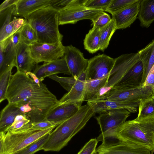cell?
Returning a JSON list of instances; mask_svg holds the SVG:
<instances>
[{
	"label": "cell",
	"instance_id": "obj_1",
	"mask_svg": "<svg viewBox=\"0 0 154 154\" xmlns=\"http://www.w3.org/2000/svg\"><path fill=\"white\" fill-rule=\"evenodd\" d=\"M6 99L18 106H29L32 111L29 117L32 122L45 120L48 113L59 103L42 82L38 84L26 73L17 71L11 76Z\"/></svg>",
	"mask_w": 154,
	"mask_h": 154
},
{
	"label": "cell",
	"instance_id": "obj_2",
	"mask_svg": "<svg viewBox=\"0 0 154 154\" xmlns=\"http://www.w3.org/2000/svg\"><path fill=\"white\" fill-rule=\"evenodd\" d=\"M94 114L92 108L88 104L81 106L75 115L58 125L49 134L42 150L53 152L60 150L85 125Z\"/></svg>",
	"mask_w": 154,
	"mask_h": 154
},
{
	"label": "cell",
	"instance_id": "obj_3",
	"mask_svg": "<svg viewBox=\"0 0 154 154\" xmlns=\"http://www.w3.org/2000/svg\"><path fill=\"white\" fill-rule=\"evenodd\" d=\"M115 139L154 151V114L125 121L116 130Z\"/></svg>",
	"mask_w": 154,
	"mask_h": 154
},
{
	"label": "cell",
	"instance_id": "obj_4",
	"mask_svg": "<svg viewBox=\"0 0 154 154\" xmlns=\"http://www.w3.org/2000/svg\"><path fill=\"white\" fill-rule=\"evenodd\" d=\"M59 11L50 6L38 10L25 18L36 32L37 42L58 45L63 35L59 30Z\"/></svg>",
	"mask_w": 154,
	"mask_h": 154
},
{
	"label": "cell",
	"instance_id": "obj_5",
	"mask_svg": "<svg viewBox=\"0 0 154 154\" xmlns=\"http://www.w3.org/2000/svg\"><path fill=\"white\" fill-rule=\"evenodd\" d=\"M131 113L125 109H116L106 111L96 117L101 134L97 138L98 142L115 139L117 129L125 122Z\"/></svg>",
	"mask_w": 154,
	"mask_h": 154
},
{
	"label": "cell",
	"instance_id": "obj_6",
	"mask_svg": "<svg viewBox=\"0 0 154 154\" xmlns=\"http://www.w3.org/2000/svg\"><path fill=\"white\" fill-rule=\"evenodd\" d=\"M153 94L152 88L148 86L136 87H114L98 99L131 103H139L141 100L151 98Z\"/></svg>",
	"mask_w": 154,
	"mask_h": 154
},
{
	"label": "cell",
	"instance_id": "obj_7",
	"mask_svg": "<svg viewBox=\"0 0 154 154\" xmlns=\"http://www.w3.org/2000/svg\"><path fill=\"white\" fill-rule=\"evenodd\" d=\"M86 0H74L69 6L59 11V25L75 24L85 19L93 22L101 12L102 10L89 8L84 5Z\"/></svg>",
	"mask_w": 154,
	"mask_h": 154
},
{
	"label": "cell",
	"instance_id": "obj_8",
	"mask_svg": "<svg viewBox=\"0 0 154 154\" xmlns=\"http://www.w3.org/2000/svg\"><path fill=\"white\" fill-rule=\"evenodd\" d=\"M29 46L31 56L37 64L53 61L64 55L65 46L62 44L56 45L36 42Z\"/></svg>",
	"mask_w": 154,
	"mask_h": 154
},
{
	"label": "cell",
	"instance_id": "obj_9",
	"mask_svg": "<svg viewBox=\"0 0 154 154\" xmlns=\"http://www.w3.org/2000/svg\"><path fill=\"white\" fill-rule=\"evenodd\" d=\"M140 60L138 52L123 54L115 58L106 87L111 88L114 86Z\"/></svg>",
	"mask_w": 154,
	"mask_h": 154
},
{
	"label": "cell",
	"instance_id": "obj_10",
	"mask_svg": "<svg viewBox=\"0 0 154 154\" xmlns=\"http://www.w3.org/2000/svg\"><path fill=\"white\" fill-rule=\"evenodd\" d=\"M115 61V58L104 54L90 59L87 69L86 80L100 79L109 75Z\"/></svg>",
	"mask_w": 154,
	"mask_h": 154
},
{
	"label": "cell",
	"instance_id": "obj_11",
	"mask_svg": "<svg viewBox=\"0 0 154 154\" xmlns=\"http://www.w3.org/2000/svg\"><path fill=\"white\" fill-rule=\"evenodd\" d=\"M20 41L19 30L12 35L0 42V75L11 66H15L16 49Z\"/></svg>",
	"mask_w": 154,
	"mask_h": 154
},
{
	"label": "cell",
	"instance_id": "obj_12",
	"mask_svg": "<svg viewBox=\"0 0 154 154\" xmlns=\"http://www.w3.org/2000/svg\"><path fill=\"white\" fill-rule=\"evenodd\" d=\"M72 76L77 79L86 71L89 60L85 59L78 49L70 45L65 46L63 56Z\"/></svg>",
	"mask_w": 154,
	"mask_h": 154
},
{
	"label": "cell",
	"instance_id": "obj_13",
	"mask_svg": "<svg viewBox=\"0 0 154 154\" xmlns=\"http://www.w3.org/2000/svg\"><path fill=\"white\" fill-rule=\"evenodd\" d=\"M96 150L99 154H152L150 151L145 148L119 140H105Z\"/></svg>",
	"mask_w": 154,
	"mask_h": 154
},
{
	"label": "cell",
	"instance_id": "obj_14",
	"mask_svg": "<svg viewBox=\"0 0 154 154\" xmlns=\"http://www.w3.org/2000/svg\"><path fill=\"white\" fill-rule=\"evenodd\" d=\"M81 105L74 103L59 102L48 113L45 120L58 125L75 115Z\"/></svg>",
	"mask_w": 154,
	"mask_h": 154
},
{
	"label": "cell",
	"instance_id": "obj_15",
	"mask_svg": "<svg viewBox=\"0 0 154 154\" xmlns=\"http://www.w3.org/2000/svg\"><path fill=\"white\" fill-rule=\"evenodd\" d=\"M41 82L45 78L49 76L59 73L70 75L69 69L63 57L53 61L44 62L41 65H37L33 72Z\"/></svg>",
	"mask_w": 154,
	"mask_h": 154
},
{
	"label": "cell",
	"instance_id": "obj_16",
	"mask_svg": "<svg viewBox=\"0 0 154 154\" xmlns=\"http://www.w3.org/2000/svg\"><path fill=\"white\" fill-rule=\"evenodd\" d=\"M139 103H131L97 99L88 102L87 104L95 113L100 114L106 111L116 109H125L131 113L136 112Z\"/></svg>",
	"mask_w": 154,
	"mask_h": 154
},
{
	"label": "cell",
	"instance_id": "obj_17",
	"mask_svg": "<svg viewBox=\"0 0 154 154\" xmlns=\"http://www.w3.org/2000/svg\"><path fill=\"white\" fill-rule=\"evenodd\" d=\"M141 0L112 15V18L116 21L117 30L129 27L135 21L139 13Z\"/></svg>",
	"mask_w": 154,
	"mask_h": 154
},
{
	"label": "cell",
	"instance_id": "obj_18",
	"mask_svg": "<svg viewBox=\"0 0 154 154\" xmlns=\"http://www.w3.org/2000/svg\"><path fill=\"white\" fill-rule=\"evenodd\" d=\"M15 63L17 71L25 73L35 67L36 63L31 56L29 46L23 42H20L17 46Z\"/></svg>",
	"mask_w": 154,
	"mask_h": 154
},
{
	"label": "cell",
	"instance_id": "obj_19",
	"mask_svg": "<svg viewBox=\"0 0 154 154\" xmlns=\"http://www.w3.org/2000/svg\"><path fill=\"white\" fill-rule=\"evenodd\" d=\"M52 0H18L14 15L24 17L42 8L50 6Z\"/></svg>",
	"mask_w": 154,
	"mask_h": 154
},
{
	"label": "cell",
	"instance_id": "obj_20",
	"mask_svg": "<svg viewBox=\"0 0 154 154\" xmlns=\"http://www.w3.org/2000/svg\"><path fill=\"white\" fill-rule=\"evenodd\" d=\"M143 72V64L140 60L114 87H136L142 86Z\"/></svg>",
	"mask_w": 154,
	"mask_h": 154
},
{
	"label": "cell",
	"instance_id": "obj_21",
	"mask_svg": "<svg viewBox=\"0 0 154 154\" xmlns=\"http://www.w3.org/2000/svg\"><path fill=\"white\" fill-rule=\"evenodd\" d=\"M109 75L100 79L86 81L84 101L88 102L100 98L101 90L106 87Z\"/></svg>",
	"mask_w": 154,
	"mask_h": 154
},
{
	"label": "cell",
	"instance_id": "obj_22",
	"mask_svg": "<svg viewBox=\"0 0 154 154\" xmlns=\"http://www.w3.org/2000/svg\"><path fill=\"white\" fill-rule=\"evenodd\" d=\"M23 114L19 107L15 104L9 103L2 110L0 118V132L6 133L9 128L18 115Z\"/></svg>",
	"mask_w": 154,
	"mask_h": 154
},
{
	"label": "cell",
	"instance_id": "obj_23",
	"mask_svg": "<svg viewBox=\"0 0 154 154\" xmlns=\"http://www.w3.org/2000/svg\"><path fill=\"white\" fill-rule=\"evenodd\" d=\"M143 68L141 85L145 82L150 70L154 65V38L145 47L138 51Z\"/></svg>",
	"mask_w": 154,
	"mask_h": 154
},
{
	"label": "cell",
	"instance_id": "obj_24",
	"mask_svg": "<svg viewBox=\"0 0 154 154\" xmlns=\"http://www.w3.org/2000/svg\"><path fill=\"white\" fill-rule=\"evenodd\" d=\"M86 81L78 79L70 91L59 100L60 103H74L81 105L84 101Z\"/></svg>",
	"mask_w": 154,
	"mask_h": 154
},
{
	"label": "cell",
	"instance_id": "obj_25",
	"mask_svg": "<svg viewBox=\"0 0 154 154\" xmlns=\"http://www.w3.org/2000/svg\"><path fill=\"white\" fill-rule=\"evenodd\" d=\"M138 18L141 26H150L154 21V0H141Z\"/></svg>",
	"mask_w": 154,
	"mask_h": 154
},
{
	"label": "cell",
	"instance_id": "obj_26",
	"mask_svg": "<svg viewBox=\"0 0 154 154\" xmlns=\"http://www.w3.org/2000/svg\"><path fill=\"white\" fill-rule=\"evenodd\" d=\"M100 29L93 26L86 34L84 40L85 49L91 54L100 50Z\"/></svg>",
	"mask_w": 154,
	"mask_h": 154
},
{
	"label": "cell",
	"instance_id": "obj_27",
	"mask_svg": "<svg viewBox=\"0 0 154 154\" xmlns=\"http://www.w3.org/2000/svg\"><path fill=\"white\" fill-rule=\"evenodd\" d=\"M116 30V21L113 18L107 24L100 29V50L103 51L107 48L112 36Z\"/></svg>",
	"mask_w": 154,
	"mask_h": 154
},
{
	"label": "cell",
	"instance_id": "obj_28",
	"mask_svg": "<svg viewBox=\"0 0 154 154\" xmlns=\"http://www.w3.org/2000/svg\"><path fill=\"white\" fill-rule=\"evenodd\" d=\"M25 22V19L23 18L14 19L0 29V42L14 34L19 30Z\"/></svg>",
	"mask_w": 154,
	"mask_h": 154
},
{
	"label": "cell",
	"instance_id": "obj_29",
	"mask_svg": "<svg viewBox=\"0 0 154 154\" xmlns=\"http://www.w3.org/2000/svg\"><path fill=\"white\" fill-rule=\"evenodd\" d=\"M20 41L26 44L29 45L38 41V37L36 32L29 23L25 22L19 29Z\"/></svg>",
	"mask_w": 154,
	"mask_h": 154
},
{
	"label": "cell",
	"instance_id": "obj_30",
	"mask_svg": "<svg viewBox=\"0 0 154 154\" xmlns=\"http://www.w3.org/2000/svg\"><path fill=\"white\" fill-rule=\"evenodd\" d=\"M50 133L45 135L28 146L12 154H34L38 151L42 150L43 147L47 141Z\"/></svg>",
	"mask_w": 154,
	"mask_h": 154
},
{
	"label": "cell",
	"instance_id": "obj_31",
	"mask_svg": "<svg viewBox=\"0 0 154 154\" xmlns=\"http://www.w3.org/2000/svg\"><path fill=\"white\" fill-rule=\"evenodd\" d=\"M138 108L137 118L145 117L154 114V99L140 100Z\"/></svg>",
	"mask_w": 154,
	"mask_h": 154
},
{
	"label": "cell",
	"instance_id": "obj_32",
	"mask_svg": "<svg viewBox=\"0 0 154 154\" xmlns=\"http://www.w3.org/2000/svg\"><path fill=\"white\" fill-rule=\"evenodd\" d=\"M11 66L6 71L0 75V103L6 99V94L12 76Z\"/></svg>",
	"mask_w": 154,
	"mask_h": 154
},
{
	"label": "cell",
	"instance_id": "obj_33",
	"mask_svg": "<svg viewBox=\"0 0 154 154\" xmlns=\"http://www.w3.org/2000/svg\"><path fill=\"white\" fill-rule=\"evenodd\" d=\"M139 0H112L105 11L114 14Z\"/></svg>",
	"mask_w": 154,
	"mask_h": 154
},
{
	"label": "cell",
	"instance_id": "obj_34",
	"mask_svg": "<svg viewBox=\"0 0 154 154\" xmlns=\"http://www.w3.org/2000/svg\"><path fill=\"white\" fill-rule=\"evenodd\" d=\"M48 77L58 82L67 92L70 91L78 79L73 76L62 77L58 76L56 75H50Z\"/></svg>",
	"mask_w": 154,
	"mask_h": 154
},
{
	"label": "cell",
	"instance_id": "obj_35",
	"mask_svg": "<svg viewBox=\"0 0 154 154\" xmlns=\"http://www.w3.org/2000/svg\"><path fill=\"white\" fill-rule=\"evenodd\" d=\"M30 122V119L26 114L19 115L16 117L14 122L8 129L7 131L15 132Z\"/></svg>",
	"mask_w": 154,
	"mask_h": 154
},
{
	"label": "cell",
	"instance_id": "obj_36",
	"mask_svg": "<svg viewBox=\"0 0 154 154\" xmlns=\"http://www.w3.org/2000/svg\"><path fill=\"white\" fill-rule=\"evenodd\" d=\"M112 0H86L84 5L92 9L105 11Z\"/></svg>",
	"mask_w": 154,
	"mask_h": 154
},
{
	"label": "cell",
	"instance_id": "obj_37",
	"mask_svg": "<svg viewBox=\"0 0 154 154\" xmlns=\"http://www.w3.org/2000/svg\"><path fill=\"white\" fill-rule=\"evenodd\" d=\"M15 8V5H14L0 11V29L11 21L12 16L14 15Z\"/></svg>",
	"mask_w": 154,
	"mask_h": 154
},
{
	"label": "cell",
	"instance_id": "obj_38",
	"mask_svg": "<svg viewBox=\"0 0 154 154\" xmlns=\"http://www.w3.org/2000/svg\"><path fill=\"white\" fill-rule=\"evenodd\" d=\"M111 19L109 15L103 11L100 13L92 22L93 26L101 29L107 24L110 21Z\"/></svg>",
	"mask_w": 154,
	"mask_h": 154
},
{
	"label": "cell",
	"instance_id": "obj_39",
	"mask_svg": "<svg viewBox=\"0 0 154 154\" xmlns=\"http://www.w3.org/2000/svg\"><path fill=\"white\" fill-rule=\"evenodd\" d=\"M98 142L95 138L90 139L77 154H92L96 150Z\"/></svg>",
	"mask_w": 154,
	"mask_h": 154
},
{
	"label": "cell",
	"instance_id": "obj_40",
	"mask_svg": "<svg viewBox=\"0 0 154 154\" xmlns=\"http://www.w3.org/2000/svg\"><path fill=\"white\" fill-rule=\"evenodd\" d=\"M74 0H52L50 6L58 11L69 6Z\"/></svg>",
	"mask_w": 154,
	"mask_h": 154
},
{
	"label": "cell",
	"instance_id": "obj_41",
	"mask_svg": "<svg viewBox=\"0 0 154 154\" xmlns=\"http://www.w3.org/2000/svg\"><path fill=\"white\" fill-rule=\"evenodd\" d=\"M143 86L150 87L153 91L154 88V65L149 73Z\"/></svg>",
	"mask_w": 154,
	"mask_h": 154
},
{
	"label": "cell",
	"instance_id": "obj_42",
	"mask_svg": "<svg viewBox=\"0 0 154 154\" xmlns=\"http://www.w3.org/2000/svg\"><path fill=\"white\" fill-rule=\"evenodd\" d=\"M18 0H6L0 6V11H1L14 5H15Z\"/></svg>",
	"mask_w": 154,
	"mask_h": 154
},
{
	"label": "cell",
	"instance_id": "obj_43",
	"mask_svg": "<svg viewBox=\"0 0 154 154\" xmlns=\"http://www.w3.org/2000/svg\"><path fill=\"white\" fill-rule=\"evenodd\" d=\"M26 74L31 77L36 83L38 84H40L42 82L40 81L39 79L33 72H27Z\"/></svg>",
	"mask_w": 154,
	"mask_h": 154
},
{
	"label": "cell",
	"instance_id": "obj_44",
	"mask_svg": "<svg viewBox=\"0 0 154 154\" xmlns=\"http://www.w3.org/2000/svg\"><path fill=\"white\" fill-rule=\"evenodd\" d=\"M92 154H99L96 150Z\"/></svg>",
	"mask_w": 154,
	"mask_h": 154
},
{
	"label": "cell",
	"instance_id": "obj_45",
	"mask_svg": "<svg viewBox=\"0 0 154 154\" xmlns=\"http://www.w3.org/2000/svg\"><path fill=\"white\" fill-rule=\"evenodd\" d=\"M151 98L154 99V94H153Z\"/></svg>",
	"mask_w": 154,
	"mask_h": 154
},
{
	"label": "cell",
	"instance_id": "obj_46",
	"mask_svg": "<svg viewBox=\"0 0 154 154\" xmlns=\"http://www.w3.org/2000/svg\"><path fill=\"white\" fill-rule=\"evenodd\" d=\"M153 94H154V88L153 90Z\"/></svg>",
	"mask_w": 154,
	"mask_h": 154
}]
</instances>
